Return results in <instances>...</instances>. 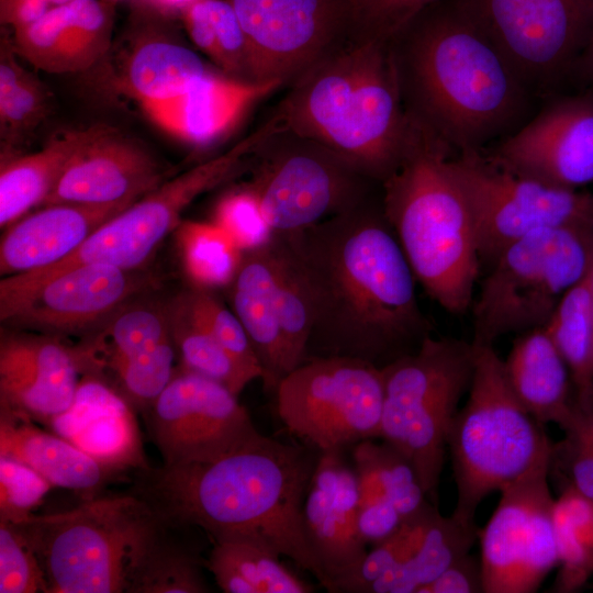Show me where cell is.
Masks as SVG:
<instances>
[{
    "mask_svg": "<svg viewBox=\"0 0 593 593\" xmlns=\"http://www.w3.org/2000/svg\"><path fill=\"white\" fill-rule=\"evenodd\" d=\"M282 235L310 300L306 359L343 356L382 368L433 335L380 189L343 213Z\"/></svg>",
    "mask_w": 593,
    "mask_h": 593,
    "instance_id": "1",
    "label": "cell"
},
{
    "mask_svg": "<svg viewBox=\"0 0 593 593\" xmlns=\"http://www.w3.org/2000/svg\"><path fill=\"white\" fill-rule=\"evenodd\" d=\"M318 454L255 428L208 458L141 470L137 495L167 524L199 527L212 541L256 542L290 558L325 589L302 515Z\"/></svg>",
    "mask_w": 593,
    "mask_h": 593,
    "instance_id": "2",
    "label": "cell"
},
{
    "mask_svg": "<svg viewBox=\"0 0 593 593\" xmlns=\"http://www.w3.org/2000/svg\"><path fill=\"white\" fill-rule=\"evenodd\" d=\"M388 43L404 110L455 154L484 150L536 112L540 99L454 0L424 8Z\"/></svg>",
    "mask_w": 593,
    "mask_h": 593,
    "instance_id": "3",
    "label": "cell"
},
{
    "mask_svg": "<svg viewBox=\"0 0 593 593\" xmlns=\"http://www.w3.org/2000/svg\"><path fill=\"white\" fill-rule=\"evenodd\" d=\"M273 113L378 184L399 166L411 126L389 43L349 36L288 86Z\"/></svg>",
    "mask_w": 593,
    "mask_h": 593,
    "instance_id": "4",
    "label": "cell"
},
{
    "mask_svg": "<svg viewBox=\"0 0 593 593\" xmlns=\"http://www.w3.org/2000/svg\"><path fill=\"white\" fill-rule=\"evenodd\" d=\"M410 119L404 155L380 184L382 209L416 281L445 311L462 314L473 302L481 260L468 204L448 165L456 154Z\"/></svg>",
    "mask_w": 593,
    "mask_h": 593,
    "instance_id": "5",
    "label": "cell"
},
{
    "mask_svg": "<svg viewBox=\"0 0 593 593\" xmlns=\"http://www.w3.org/2000/svg\"><path fill=\"white\" fill-rule=\"evenodd\" d=\"M15 524L35 550L47 593H128L166 522L139 495H97Z\"/></svg>",
    "mask_w": 593,
    "mask_h": 593,
    "instance_id": "6",
    "label": "cell"
},
{
    "mask_svg": "<svg viewBox=\"0 0 593 593\" xmlns=\"http://www.w3.org/2000/svg\"><path fill=\"white\" fill-rule=\"evenodd\" d=\"M468 398L447 438L456 504L452 516L474 527L481 502L539 463L550 460L553 443L521 403L493 346L474 345Z\"/></svg>",
    "mask_w": 593,
    "mask_h": 593,
    "instance_id": "7",
    "label": "cell"
},
{
    "mask_svg": "<svg viewBox=\"0 0 593 593\" xmlns=\"http://www.w3.org/2000/svg\"><path fill=\"white\" fill-rule=\"evenodd\" d=\"M277 130L268 118L221 155L160 183L98 227L72 254L48 267L0 280V317L57 276L87 264L142 269L177 227L189 204L249 165L258 145Z\"/></svg>",
    "mask_w": 593,
    "mask_h": 593,
    "instance_id": "8",
    "label": "cell"
},
{
    "mask_svg": "<svg viewBox=\"0 0 593 593\" xmlns=\"http://www.w3.org/2000/svg\"><path fill=\"white\" fill-rule=\"evenodd\" d=\"M472 343L428 336L413 353L382 367L380 439L413 465L426 495L436 500L451 423L474 370Z\"/></svg>",
    "mask_w": 593,
    "mask_h": 593,
    "instance_id": "9",
    "label": "cell"
},
{
    "mask_svg": "<svg viewBox=\"0 0 593 593\" xmlns=\"http://www.w3.org/2000/svg\"><path fill=\"white\" fill-rule=\"evenodd\" d=\"M593 265V226L538 230L505 248L471 304L472 344L544 327L564 293Z\"/></svg>",
    "mask_w": 593,
    "mask_h": 593,
    "instance_id": "10",
    "label": "cell"
},
{
    "mask_svg": "<svg viewBox=\"0 0 593 593\" xmlns=\"http://www.w3.org/2000/svg\"><path fill=\"white\" fill-rule=\"evenodd\" d=\"M249 168L247 186L278 234L343 213L380 189L337 152L282 125L254 150Z\"/></svg>",
    "mask_w": 593,
    "mask_h": 593,
    "instance_id": "11",
    "label": "cell"
},
{
    "mask_svg": "<svg viewBox=\"0 0 593 593\" xmlns=\"http://www.w3.org/2000/svg\"><path fill=\"white\" fill-rule=\"evenodd\" d=\"M277 414L289 434L317 452L380 439L382 369L358 358H307L275 390Z\"/></svg>",
    "mask_w": 593,
    "mask_h": 593,
    "instance_id": "12",
    "label": "cell"
},
{
    "mask_svg": "<svg viewBox=\"0 0 593 593\" xmlns=\"http://www.w3.org/2000/svg\"><path fill=\"white\" fill-rule=\"evenodd\" d=\"M226 290L260 363L262 388L273 393L306 360L312 329L306 287L286 237L276 233L269 243L243 250Z\"/></svg>",
    "mask_w": 593,
    "mask_h": 593,
    "instance_id": "13",
    "label": "cell"
},
{
    "mask_svg": "<svg viewBox=\"0 0 593 593\" xmlns=\"http://www.w3.org/2000/svg\"><path fill=\"white\" fill-rule=\"evenodd\" d=\"M450 171L468 204L481 264L546 227L593 226V193L551 186L511 171L483 152L451 156Z\"/></svg>",
    "mask_w": 593,
    "mask_h": 593,
    "instance_id": "14",
    "label": "cell"
},
{
    "mask_svg": "<svg viewBox=\"0 0 593 593\" xmlns=\"http://www.w3.org/2000/svg\"><path fill=\"white\" fill-rule=\"evenodd\" d=\"M540 100L564 81L592 22L577 0H454Z\"/></svg>",
    "mask_w": 593,
    "mask_h": 593,
    "instance_id": "15",
    "label": "cell"
},
{
    "mask_svg": "<svg viewBox=\"0 0 593 593\" xmlns=\"http://www.w3.org/2000/svg\"><path fill=\"white\" fill-rule=\"evenodd\" d=\"M549 462L502 489L495 511L479 530L484 593L536 592L558 566Z\"/></svg>",
    "mask_w": 593,
    "mask_h": 593,
    "instance_id": "16",
    "label": "cell"
},
{
    "mask_svg": "<svg viewBox=\"0 0 593 593\" xmlns=\"http://www.w3.org/2000/svg\"><path fill=\"white\" fill-rule=\"evenodd\" d=\"M247 37L253 79L288 87L350 30L353 0H231Z\"/></svg>",
    "mask_w": 593,
    "mask_h": 593,
    "instance_id": "17",
    "label": "cell"
},
{
    "mask_svg": "<svg viewBox=\"0 0 593 593\" xmlns=\"http://www.w3.org/2000/svg\"><path fill=\"white\" fill-rule=\"evenodd\" d=\"M482 152L503 168L551 186L578 190L593 183V87L545 97L523 126Z\"/></svg>",
    "mask_w": 593,
    "mask_h": 593,
    "instance_id": "18",
    "label": "cell"
},
{
    "mask_svg": "<svg viewBox=\"0 0 593 593\" xmlns=\"http://www.w3.org/2000/svg\"><path fill=\"white\" fill-rule=\"evenodd\" d=\"M237 396L224 384L177 366L144 414L163 466L208 458L255 429Z\"/></svg>",
    "mask_w": 593,
    "mask_h": 593,
    "instance_id": "19",
    "label": "cell"
},
{
    "mask_svg": "<svg viewBox=\"0 0 593 593\" xmlns=\"http://www.w3.org/2000/svg\"><path fill=\"white\" fill-rule=\"evenodd\" d=\"M147 286L139 270L87 264L49 280L1 322L60 337L91 333Z\"/></svg>",
    "mask_w": 593,
    "mask_h": 593,
    "instance_id": "20",
    "label": "cell"
},
{
    "mask_svg": "<svg viewBox=\"0 0 593 593\" xmlns=\"http://www.w3.org/2000/svg\"><path fill=\"white\" fill-rule=\"evenodd\" d=\"M87 370L81 348L60 337L2 331L0 411L49 424L72 405Z\"/></svg>",
    "mask_w": 593,
    "mask_h": 593,
    "instance_id": "21",
    "label": "cell"
},
{
    "mask_svg": "<svg viewBox=\"0 0 593 593\" xmlns=\"http://www.w3.org/2000/svg\"><path fill=\"white\" fill-rule=\"evenodd\" d=\"M154 156L115 130L91 126L42 206L136 201L161 182Z\"/></svg>",
    "mask_w": 593,
    "mask_h": 593,
    "instance_id": "22",
    "label": "cell"
},
{
    "mask_svg": "<svg viewBox=\"0 0 593 593\" xmlns=\"http://www.w3.org/2000/svg\"><path fill=\"white\" fill-rule=\"evenodd\" d=\"M359 491L353 465L343 451L320 452L302 515L309 545L322 566L329 592L333 581L368 551L357 527Z\"/></svg>",
    "mask_w": 593,
    "mask_h": 593,
    "instance_id": "23",
    "label": "cell"
},
{
    "mask_svg": "<svg viewBox=\"0 0 593 593\" xmlns=\"http://www.w3.org/2000/svg\"><path fill=\"white\" fill-rule=\"evenodd\" d=\"M113 11L100 0H74L52 8L37 21L13 30L15 53L51 74L86 70L111 45Z\"/></svg>",
    "mask_w": 593,
    "mask_h": 593,
    "instance_id": "24",
    "label": "cell"
},
{
    "mask_svg": "<svg viewBox=\"0 0 593 593\" xmlns=\"http://www.w3.org/2000/svg\"><path fill=\"white\" fill-rule=\"evenodd\" d=\"M134 202L49 204L22 216L2 234L1 277L27 273L65 259L98 227Z\"/></svg>",
    "mask_w": 593,
    "mask_h": 593,
    "instance_id": "25",
    "label": "cell"
},
{
    "mask_svg": "<svg viewBox=\"0 0 593 593\" xmlns=\"http://www.w3.org/2000/svg\"><path fill=\"white\" fill-rule=\"evenodd\" d=\"M281 88L248 82L210 70L180 96L150 105L148 116L163 130L198 147L220 141L262 98Z\"/></svg>",
    "mask_w": 593,
    "mask_h": 593,
    "instance_id": "26",
    "label": "cell"
},
{
    "mask_svg": "<svg viewBox=\"0 0 593 593\" xmlns=\"http://www.w3.org/2000/svg\"><path fill=\"white\" fill-rule=\"evenodd\" d=\"M118 391L101 382L80 383L72 405L48 425L107 466L123 471L149 468L133 414Z\"/></svg>",
    "mask_w": 593,
    "mask_h": 593,
    "instance_id": "27",
    "label": "cell"
},
{
    "mask_svg": "<svg viewBox=\"0 0 593 593\" xmlns=\"http://www.w3.org/2000/svg\"><path fill=\"white\" fill-rule=\"evenodd\" d=\"M0 456L15 459L53 486L72 490L83 499L99 495L120 474L56 433L35 422L0 411Z\"/></svg>",
    "mask_w": 593,
    "mask_h": 593,
    "instance_id": "28",
    "label": "cell"
},
{
    "mask_svg": "<svg viewBox=\"0 0 593 593\" xmlns=\"http://www.w3.org/2000/svg\"><path fill=\"white\" fill-rule=\"evenodd\" d=\"M510 385L541 424L559 425L574 399L570 370L546 327L518 334L503 360Z\"/></svg>",
    "mask_w": 593,
    "mask_h": 593,
    "instance_id": "29",
    "label": "cell"
},
{
    "mask_svg": "<svg viewBox=\"0 0 593 593\" xmlns=\"http://www.w3.org/2000/svg\"><path fill=\"white\" fill-rule=\"evenodd\" d=\"M412 545L405 560L372 582L365 593H419L452 561L470 552L477 526L444 516L434 503L411 516Z\"/></svg>",
    "mask_w": 593,
    "mask_h": 593,
    "instance_id": "30",
    "label": "cell"
},
{
    "mask_svg": "<svg viewBox=\"0 0 593 593\" xmlns=\"http://www.w3.org/2000/svg\"><path fill=\"white\" fill-rule=\"evenodd\" d=\"M208 71L191 49L153 37L134 45L123 64L121 83L146 109L180 96Z\"/></svg>",
    "mask_w": 593,
    "mask_h": 593,
    "instance_id": "31",
    "label": "cell"
},
{
    "mask_svg": "<svg viewBox=\"0 0 593 593\" xmlns=\"http://www.w3.org/2000/svg\"><path fill=\"white\" fill-rule=\"evenodd\" d=\"M85 136V130L55 137L41 150L2 160L0 225L8 227L32 208L42 205Z\"/></svg>",
    "mask_w": 593,
    "mask_h": 593,
    "instance_id": "32",
    "label": "cell"
},
{
    "mask_svg": "<svg viewBox=\"0 0 593 593\" xmlns=\"http://www.w3.org/2000/svg\"><path fill=\"white\" fill-rule=\"evenodd\" d=\"M279 557L249 540L225 539L213 541L205 567L224 593L313 592Z\"/></svg>",
    "mask_w": 593,
    "mask_h": 593,
    "instance_id": "33",
    "label": "cell"
},
{
    "mask_svg": "<svg viewBox=\"0 0 593 593\" xmlns=\"http://www.w3.org/2000/svg\"><path fill=\"white\" fill-rule=\"evenodd\" d=\"M351 448L359 505L390 501L406 519L432 503L413 465L392 445L366 439Z\"/></svg>",
    "mask_w": 593,
    "mask_h": 593,
    "instance_id": "34",
    "label": "cell"
},
{
    "mask_svg": "<svg viewBox=\"0 0 593 593\" xmlns=\"http://www.w3.org/2000/svg\"><path fill=\"white\" fill-rule=\"evenodd\" d=\"M166 309L178 367L215 380L238 395L253 379L219 343L188 290L174 296Z\"/></svg>",
    "mask_w": 593,
    "mask_h": 593,
    "instance_id": "35",
    "label": "cell"
},
{
    "mask_svg": "<svg viewBox=\"0 0 593 593\" xmlns=\"http://www.w3.org/2000/svg\"><path fill=\"white\" fill-rule=\"evenodd\" d=\"M171 338L166 304H125L80 345L92 367L105 366L111 371L134 360Z\"/></svg>",
    "mask_w": 593,
    "mask_h": 593,
    "instance_id": "36",
    "label": "cell"
},
{
    "mask_svg": "<svg viewBox=\"0 0 593 593\" xmlns=\"http://www.w3.org/2000/svg\"><path fill=\"white\" fill-rule=\"evenodd\" d=\"M180 13L192 43L223 74L255 82L247 37L231 0H192Z\"/></svg>",
    "mask_w": 593,
    "mask_h": 593,
    "instance_id": "37",
    "label": "cell"
},
{
    "mask_svg": "<svg viewBox=\"0 0 593 593\" xmlns=\"http://www.w3.org/2000/svg\"><path fill=\"white\" fill-rule=\"evenodd\" d=\"M552 522L559 571L552 591H579L593 575V503L570 485L558 486Z\"/></svg>",
    "mask_w": 593,
    "mask_h": 593,
    "instance_id": "38",
    "label": "cell"
},
{
    "mask_svg": "<svg viewBox=\"0 0 593 593\" xmlns=\"http://www.w3.org/2000/svg\"><path fill=\"white\" fill-rule=\"evenodd\" d=\"M545 327L570 370L574 390H593V299L590 271L564 293Z\"/></svg>",
    "mask_w": 593,
    "mask_h": 593,
    "instance_id": "39",
    "label": "cell"
},
{
    "mask_svg": "<svg viewBox=\"0 0 593 593\" xmlns=\"http://www.w3.org/2000/svg\"><path fill=\"white\" fill-rule=\"evenodd\" d=\"M11 41L0 49V132L7 146L26 138L47 116L48 92L18 59Z\"/></svg>",
    "mask_w": 593,
    "mask_h": 593,
    "instance_id": "40",
    "label": "cell"
},
{
    "mask_svg": "<svg viewBox=\"0 0 593 593\" xmlns=\"http://www.w3.org/2000/svg\"><path fill=\"white\" fill-rule=\"evenodd\" d=\"M558 426L563 438L552 445L549 479L557 486L574 488L593 503V390H574L571 407Z\"/></svg>",
    "mask_w": 593,
    "mask_h": 593,
    "instance_id": "41",
    "label": "cell"
},
{
    "mask_svg": "<svg viewBox=\"0 0 593 593\" xmlns=\"http://www.w3.org/2000/svg\"><path fill=\"white\" fill-rule=\"evenodd\" d=\"M199 559L165 534L152 546L138 566L128 593L209 592Z\"/></svg>",
    "mask_w": 593,
    "mask_h": 593,
    "instance_id": "42",
    "label": "cell"
},
{
    "mask_svg": "<svg viewBox=\"0 0 593 593\" xmlns=\"http://www.w3.org/2000/svg\"><path fill=\"white\" fill-rule=\"evenodd\" d=\"M187 259L194 287H227L243 250L217 225L194 224L187 230Z\"/></svg>",
    "mask_w": 593,
    "mask_h": 593,
    "instance_id": "43",
    "label": "cell"
},
{
    "mask_svg": "<svg viewBox=\"0 0 593 593\" xmlns=\"http://www.w3.org/2000/svg\"><path fill=\"white\" fill-rule=\"evenodd\" d=\"M190 299L219 343L232 359L254 380L261 379L262 370L249 337L238 317L213 290L193 287Z\"/></svg>",
    "mask_w": 593,
    "mask_h": 593,
    "instance_id": "44",
    "label": "cell"
},
{
    "mask_svg": "<svg viewBox=\"0 0 593 593\" xmlns=\"http://www.w3.org/2000/svg\"><path fill=\"white\" fill-rule=\"evenodd\" d=\"M47 593L40 559L23 532L0 519V593Z\"/></svg>",
    "mask_w": 593,
    "mask_h": 593,
    "instance_id": "45",
    "label": "cell"
},
{
    "mask_svg": "<svg viewBox=\"0 0 593 593\" xmlns=\"http://www.w3.org/2000/svg\"><path fill=\"white\" fill-rule=\"evenodd\" d=\"M217 226L242 249H253L269 243L276 235L267 222L260 203L245 184L222 199L216 209Z\"/></svg>",
    "mask_w": 593,
    "mask_h": 593,
    "instance_id": "46",
    "label": "cell"
},
{
    "mask_svg": "<svg viewBox=\"0 0 593 593\" xmlns=\"http://www.w3.org/2000/svg\"><path fill=\"white\" fill-rule=\"evenodd\" d=\"M439 0H353L349 37L388 42L424 8Z\"/></svg>",
    "mask_w": 593,
    "mask_h": 593,
    "instance_id": "47",
    "label": "cell"
},
{
    "mask_svg": "<svg viewBox=\"0 0 593 593\" xmlns=\"http://www.w3.org/2000/svg\"><path fill=\"white\" fill-rule=\"evenodd\" d=\"M53 485L26 465L0 456V519L19 523L33 514Z\"/></svg>",
    "mask_w": 593,
    "mask_h": 593,
    "instance_id": "48",
    "label": "cell"
},
{
    "mask_svg": "<svg viewBox=\"0 0 593 593\" xmlns=\"http://www.w3.org/2000/svg\"><path fill=\"white\" fill-rule=\"evenodd\" d=\"M484 593L481 560L470 552L452 561L419 593Z\"/></svg>",
    "mask_w": 593,
    "mask_h": 593,
    "instance_id": "49",
    "label": "cell"
},
{
    "mask_svg": "<svg viewBox=\"0 0 593 593\" xmlns=\"http://www.w3.org/2000/svg\"><path fill=\"white\" fill-rule=\"evenodd\" d=\"M404 518L390 501L359 505L357 527L367 546H374L392 536Z\"/></svg>",
    "mask_w": 593,
    "mask_h": 593,
    "instance_id": "50",
    "label": "cell"
},
{
    "mask_svg": "<svg viewBox=\"0 0 593 593\" xmlns=\"http://www.w3.org/2000/svg\"><path fill=\"white\" fill-rule=\"evenodd\" d=\"M51 9L47 0H1V21L15 30L37 21Z\"/></svg>",
    "mask_w": 593,
    "mask_h": 593,
    "instance_id": "51",
    "label": "cell"
},
{
    "mask_svg": "<svg viewBox=\"0 0 593 593\" xmlns=\"http://www.w3.org/2000/svg\"><path fill=\"white\" fill-rule=\"evenodd\" d=\"M568 81L577 82L584 88L593 87V29L572 64Z\"/></svg>",
    "mask_w": 593,
    "mask_h": 593,
    "instance_id": "52",
    "label": "cell"
},
{
    "mask_svg": "<svg viewBox=\"0 0 593 593\" xmlns=\"http://www.w3.org/2000/svg\"><path fill=\"white\" fill-rule=\"evenodd\" d=\"M152 4L160 10H178L181 11L192 0H148Z\"/></svg>",
    "mask_w": 593,
    "mask_h": 593,
    "instance_id": "53",
    "label": "cell"
},
{
    "mask_svg": "<svg viewBox=\"0 0 593 593\" xmlns=\"http://www.w3.org/2000/svg\"><path fill=\"white\" fill-rule=\"evenodd\" d=\"M578 3L580 4L585 15L593 23V0H578Z\"/></svg>",
    "mask_w": 593,
    "mask_h": 593,
    "instance_id": "54",
    "label": "cell"
},
{
    "mask_svg": "<svg viewBox=\"0 0 593 593\" xmlns=\"http://www.w3.org/2000/svg\"><path fill=\"white\" fill-rule=\"evenodd\" d=\"M52 8L69 3L74 0H47Z\"/></svg>",
    "mask_w": 593,
    "mask_h": 593,
    "instance_id": "55",
    "label": "cell"
},
{
    "mask_svg": "<svg viewBox=\"0 0 593 593\" xmlns=\"http://www.w3.org/2000/svg\"><path fill=\"white\" fill-rule=\"evenodd\" d=\"M590 276H591L592 299H593V265H592V268H591V270H590Z\"/></svg>",
    "mask_w": 593,
    "mask_h": 593,
    "instance_id": "56",
    "label": "cell"
},
{
    "mask_svg": "<svg viewBox=\"0 0 593 593\" xmlns=\"http://www.w3.org/2000/svg\"><path fill=\"white\" fill-rule=\"evenodd\" d=\"M578 1V0H577Z\"/></svg>",
    "mask_w": 593,
    "mask_h": 593,
    "instance_id": "57",
    "label": "cell"
}]
</instances>
